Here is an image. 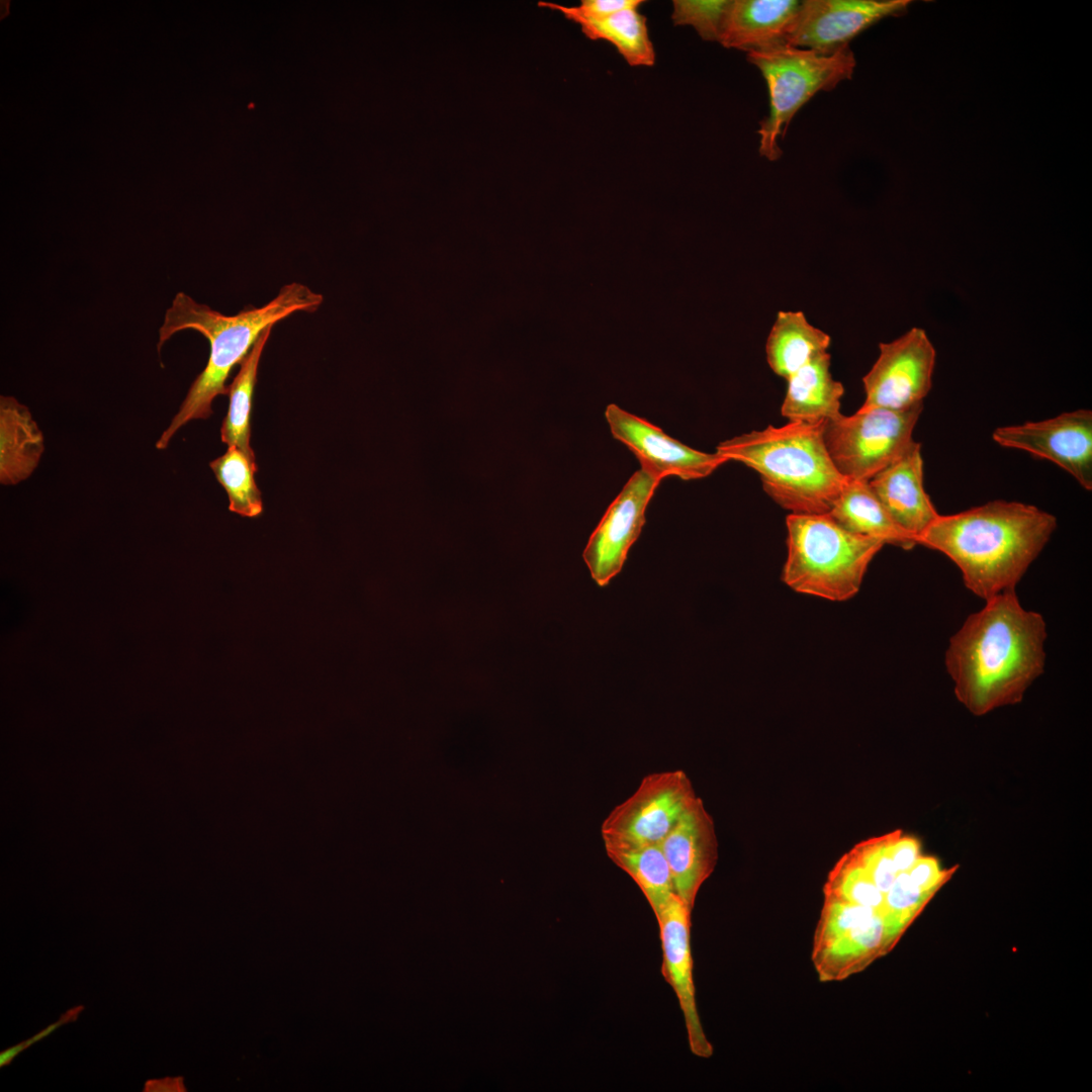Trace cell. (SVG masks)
Masks as SVG:
<instances>
[{
	"instance_id": "cell-1",
	"label": "cell",
	"mask_w": 1092,
	"mask_h": 1092,
	"mask_svg": "<svg viewBox=\"0 0 1092 1092\" xmlns=\"http://www.w3.org/2000/svg\"><path fill=\"white\" fill-rule=\"evenodd\" d=\"M1046 637L1044 618L1023 608L1015 589L985 600L945 650L958 699L975 714L1019 702L1044 670Z\"/></svg>"
},
{
	"instance_id": "cell-2",
	"label": "cell",
	"mask_w": 1092,
	"mask_h": 1092,
	"mask_svg": "<svg viewBox=\"0 0 1092 1092\" xmlns=\"http://www.w3.org/2000/svg\"><path fill=\"white\" fill-rule=\"evenodd\" d=\"M1056 529L1054 515L1031 505L997 499L939 515L918 545L949 558L966 587L985 601L1015 589Z\"/></svg>"
},
{
	"instance_id": "cell-3",
	"label": "cell",
	"mask_w": 1092,
	"mask_h": 1092,
	"mask_svg": "<svg viewBox=\"0 0 1092 1092\" xmlns=\"http://www.w3.org/2000/svg\"><path fill=\"white\" fill-rule=\"evenodd\" d=\"M323 301L321 293L302 283L291 282L282 286L268 303L226 315L195 301L184 292H178L160 327L158 350L175 334L193 330L208 340L210 353L204 370L191 384L178 413L162 433L156 447L167 448L181 427L192 420L207 419L212 414L213 399L229 392L225 381L230 372L244 361L266 330L295 312H313Z\"/></svg>"
},
{
	"instance_id": "cell-4",
	"label": "cell",
	"mask_w": 1092,
	"mask_h": 1092,
	"mask_svg": "<svg viewBox=\"0 0 1092 1092\" xmlns=\"http://www.w3.org/2000/svg\"><path fill=\"white\" fill-rule=\"evenodd\" d=\"M825 422H789L721 442L716 451L759 474L762 488L791 514H828L846 478L824 442Z\"/></svg>"
},
{
	"instance_id": "cell-5",
	"label": "cell",
	"mask_w": 1092,
	"mask_h": 1092,
	"mask_svg": "<svg viewBox=\"0 0 1092 1092\" xmlns=\"http://www.w3.org/2000/svg\"><path fill=\"white\" fill-rule=\"evenodd\" d=\"M783 581L793 590L843 602L860 588L868 567L885 543L851 533L828 514H790Z\"/></svg>"
},
{
	"instance_id": "cell-6",
	"label": "cell",
	"mask_w": 1092,
	"mask_h": 1092,
	"mask_svg": "<svg viewBox=\"0 0 1092 1092\" xmlns=\"http://www.w3.org/2000/svg\"><path fill=\"white\" fill-rule=\"evenodd\" d=\"M766 81L769 113L759 122V154L779 160V139L786 135L794 115L819 91H830L850 79L855 59L849 46L832 55L790 44H779L746 54Z\"/></svg>"
},
{
	"instance_id": "cell-7",
	"label": "cell",
	"mask_w": 1092,
	"mask_h": 1092,
	"mask_svg": "<svg viewBox=\"0 0 1092 1092\" xmlns=\"http://www.w3.org/2000/svg\"><path fill=\"white\" fill-rule=\"evenodd\" d=\"M923 402L903 411L861 408L827 420L824 442L829 456L846 479L869 481L899 458L914 441L913 430Z\"/></svg>"
},
{
	"instance_id": "cell-8",
	"label": "cell",
	"mask_w": 1092,
	"mask_h": 1092,
	"mask_svg": "<svg viewBox=\"0 0 1092 1092\" xmlns=\"http://www.w3.org/2000/svg\"><path fill=\"white\" fill-rule=\"evenodd\" d=\"M697 799L684 770L650 774L606 817L602 836L660 843Z\"/></svg>"
},
{
	"instance_id": "cell-9",
	"label": "cell",
	"mask_w": 1092,
	"mask_h": 1092,
	"mask_svg": "<svg viewBox=\"0 0 1092 1092\" xmlns=\"http://www.w3.org/2000/svg\"><path fill=\"white\" fill-rule=\"evenodd\" d=\"M935 356L920 328L881 343L877 361L862 377L866 399L860 407L903 411L922 403L932 386Z\"/></svg>"
},
{
	"instance_id": "cell-10",
	"label": "cell",
	"mask_w": 1092,
	"mask_h": 1092,
	"mask_svg": "<svg viewBox=\"0 0 1092 1092\" xmlns=\"http://www.w3.org/2000/svg\"><path fill=\"white\" fill-rule=\"evenodd\" d=\"M1000 446L1023 450L1069 472L1085 489H1092V412L1077 410L1056 418L997 428Z\"/></svg>"
},
{
	"instance_id": "cell-11",
	"label": "cell",
	"mask_w": 1092,
	"mask_h": 1092,
	"mask_svg": "<svg viewBox=\"0 0 1092 1092\" xmlns=\"http://www.w3.org/2000/svg\"><path fill=\"white\" fill-rule=\"evenodd\" d=\"M660 479L637 470L607 509L593 532L582 557L593 579L609 584L622 569L631 546L645 524V512Z\"/></svg>"
},
{
	"instance_id": "cell-12",
	"label": "cell",
	"mask_w": 1092,
	"mask_h": 1092,
	"mask_svg": "<svg viewBox=\"0 0 1092 1092\" xmlns=\"http://www.w3.org/2000/svg\"><path fill=\"white\" fill-rule=\"evenodd\" d=\"M908 4L906 0H805L786 43L832 55L882 18L904 13Z\"/></svg>"
},
{
	"instance_id": "cell-13",
	"label": "cell",
	"mask_w": 1092,
	"mask_h": 1092,
	"mask_svg": "<svg viewBox=\"0 0 1092 1092\" xmlns=\"http://www.w3.org/2000/svg\"><path fill=\"white\" fill-rule=\"evenodd\" d=\"M605 417L613 437L634 453L641 469L660 480L667 476L704 478L728 461L717 451L706 453L682 444L616 404L607 406Z\"/></svg>"
},
{
	"instance_id": "cell-14",
	"label": "cell",
	"mask_w": 1092,
	"mask_h": 1092,
	"mask_svg": "<svg viewBox=\"0 0 1092 1092\" xmlns=\"http://www.w3.org/2000/svg\"><path fill=\"white\" fill-rule=\"evenodd\" d=\"M692 910L674 893L655 916L662 949L661 973L673 989L681 1009L691 1052L703 1059L713 1056L698 1012L691 951Z\"/></svg>"
},
{
	"instance_id": "cell-15",
	"label": "cell",
	"mask_w": 1092,
	"mask_h": 1092,
	"mask_svg": "<svg viewBox=\"0 0 1092 1092\" xmlns=\"http://www.w3.org/2000/svg\"><path fill=\"white\" fill-rule=\"evenodd\" d=\"M675 894L693 910L718 858L714 822L700 798L660 842Z\"/></svg>"
},
{
	"instance_id": "cell-16",
	"label": "cell",
	"mask_w": 1092,
	"mask_h": 1092,
	"mask_svg": "<svg viewBox=\"0 0 1092 1092\" xmlns=\"http://www.w3.org/2000/svg\"><path fill=\"white\" fill-rule=\"evenodd\" d=\"M893 521L917 542L938 518L923 486L921 446L913 441L906 451L869 480Z\"/></svg>"
},
{
	"instance_id": "cell-17",
	"label": "cell",
	"mask_w": 1092,
	"mask_h": 1092,
	"mask_svg": "<svg viewBox=\"0 0 1092 1092\" xmlns=\"http://www.w3.org/2000/svg\"><path fill=\"white\" fill-rule=\"evenodd\" d=\"M801 2L731 0L719 43L746 54L785 44Z\"/></svg>"
},
{
	"instance_id": "cell-18",
	"label": "cell",
	"mask_w": 1092,
	"mask_h": 1092,
	"mask_svg": "<svg viewBox=\"0 0 1092 1092\" xmlns=\"http://www.w3.org/2000/svg\"><path fill=\"white\" fill-rule=\"evenodd\" d=\"M896 940L879 912L866 921L812 947V963L821 982H838L862 970Z\"/></svg>"
},
{
	"instance_id": "cell-19",
	"label": "cell",
	"mask_w": 1092,
	"mask_h": 1092,
	"mask_svg": "<svg viewBox=\"0 0 1092 1092\" xmlns=\"http://www.w3.org/2000/svg\"><path fill=\"white\" fill-rule=\"evenodd\" d=\"M830 360L828 352L820 353L786 379L781 414L789 422L818 423L841 414L844 387L833 379Z\"/></svg>"
},
{
	"instance_id": "cell-20",
	"label": "cell",
	"mask_w": 1092,
	"mask_h": 1092,
	"mask_svg": "<svg viewBox=\"0 0 1092 1092\" xmlns=\"http://www.w3.org/2000/svg\"><path fill=\"white\" fill-rule=\"evenodd\" d=\"M44 451L42 432L29 410L16 398L0 397V482L14 485L37 467Z\"/></svg>"
},
{
	"instance_id": "cell-21",
	"label": "cell",
	"mask_w": 1092,
	"mask_h": 1092,
	"mask_svg": "<svg viewBox=\"0 0 1092 1092\" xmlns=\"http://www.w3.org/2000/svg\"><path fill=\"white\" fill-rule=\"evenodd\" d=\"M828 515L845 530L905 550L917 545L890 517L869 481L847 479Z\"/></svg>"
},
{
	"instance_id": "cell-22",
	"label": "cell",
	"mask_w": 1092,
	"mask_h": 1092,
	"mask_svg": "<svg viewBox=\"0 0 1092 1092\" xmlns=\"http://www.w3.org/2000/svg\"><path fill=\"white\" fill-rule=\"evenodd\" d=\"M603 840L607 855L634 880L656 916L675 893L661 844L608 836Z\"/></svg>"
},
{
	"instance_id": "cell-23",
	"label": "cell",
	"mask_w": 1092,
	"mask_h": 1092,
	"mask_svg": "<svg viewBox=\"0 0 1092 1092\" xmlns=\"http://www.w3.org/2000/svg\"><path fill=\"white\" fill-rule=\"evenodd\" d=\"M831 339L812 326L802 311H779L767 337L770 369L787 379L814 356L827 352Z\"/></svg>"
},
{
	"instance_id": "cell-24",
	"label": "cell",
	"mask_w": 1092,
	"mask_h": 1092,
	"mask_svg": "<svg viewBox=\"0 0 1092 1092\" xmlns=\"http://www.w3.org/2000/svg\"><path fill=\"white\" fill-rule=\"evenodd\" d=\"M589 39L612 43L633 67L655 63V51L649 37L646 17L639 9H628L602 18H572Z\"/></svg>"
},
{
	"instance_id": "cell-25",
	"label": "cell",
	"mask_w": 1092,
	"mask_h": 1092,
	"mask_svg": "<svg viewBox=\"0 0 1092 1092\" xmlns=\"http://www.w3.org/2000/svg\"><path fill=\"white\" fill-rule=\"evenodd\" d=\"M271 330L272 328L263 333L241 363L240 371L229 387V410L220 430L223 443L228 446L234 445L238 447L253 460H256V458L250 446L252 397L257 382L261 355Z\"/></svg>"
},
{
	"instance_id": "cell-26",
	"label": "cell",
	"mask_w": 1092,
	"mask_h": 1092,
	"mask_svg": "<svg viewBox=\"0 0 1092 1092\" xmlns=\"http://www.w3.org/2000/svg\"><path fill=\"white\" fill-rule=\"evenodd\" d=\"M209 465L228 493L231 512L248 518H256L262 514L261 491L254 476L258 470L256 460L232 445Z\"/></svg>"
},
{
	"instance_id": "cell-27",
	"label": "cell",
	"mask_w": 1092,
	"mask_h": 1092,
	"mask_svg": "<svg viewBox=\"0 0 1092 1092\" xmlns=\"http://www.w3.org/2000/svg\"><path fill=\"white\" fill-rule=\"evenodd\" d=\"M824 898L884 909L885 894L871 880L854 854L847 852L834 866L824 886Z\"/></svg>"
},
{
	"instance_id": "cell-28",
	"label": "cell",
	"mask_w": 1092,
	"mask_h": 1092,
	"mask_svg": "<svg viewBox=\"0 0 1092 1092\" xmlns=\"http://www.w3.org/2000/svg\"><path fill=\"white\" fill-rule=\"evenodd\" d=\"M929 895L930 893L921 891L912 882L907 872L898 873L885 894L884 909L881 912L886 929L893 939L896 940L901 935Z\"/></svg>"
},
{
	"instance_id": "cell-29",
	"label": "cell",
	"mask_w": 1092,
	"mask_h": 1092,
	"mask_svg": "<svg viewBox=\"0 0 1092 1092\" xmlns=\"http://www.w3.org/2000/svg\"><path fill=\"white\" fill-rule=\"evenodd\" d=\"M731 0H673L674 25H690L708 41H720Z\"/></svg>"
},
{
	"instance_id": "cell-30",
	"label": "cell",
	"mask_w": 1092,
	"mask_h": 1092,
	"mask_svg": "<svg viewBox=\"0 0 1092 1092\" xmlns=\"http://www.w3.org/2000/svg\"><path fill=\"white\" fill-rule=\"evenodd\" d=\"M851 852L877 888L886 894L899 873L888 853L886 836L861 842Z\"/></svg>"
},
{
	"instance_id": "cell-31",
	"label": "cell",
	"mask_w": 1092,
	"mask_h": 1092,
	"mask_svg": "<svg viewBox=\"0 0 1092 1092\" xmlns=\"http://www.w3.org/2000/svg\"><path fill=\"white\" fill-rule=\"evenodd\" d=\"M643 0H582L576 6H564L550 2H539V6L557 10L571 20L572 18H602L628 9H639Z\"/></svg>"
},
{
	"instance_id": "cell-32",
	"label": "cell",
	"mask_w": 1092,
	"mask_h": 1092,
	"mask_svg": "<svg viewBox=\"0 0 1092 1092\" xmlns=\"http://www.w3.org/2000/svg\"><path fill=\"white\" fill-rule=\"evenodd\" d=\"M887 850L897 871L907 872L920 856L919 843L915 838L898 833L886 835Z\"/></svg>"
},
{
	"instance_id": "cell-33",
	"label": "cell",
	"mask_w": 1092,
	"mask_h": 1092,
	"mask_svg": "<svg viewBox=\"0 0 1092 1092\" xmlns=\"http://www.w3.org/2000/svg\"><path fill=\"white\" fill-rule=\"evenodd\" d=\"M907 874L921 891L930 894L941 884L944 877L936 859L924 856H919Z\"/></svg>"
},
{
	"instance_id": "cell-34",
	"label": "cell",
	"mask_w": 1092,
	"mask_h": 1092,
	"mask_svg": "<svg viewBox=\"0 0 1092 1092\" xmlns=\"http://www.w3.org/2000/svg\"><path fill=\"white\" fill-rule=\"evenodd\" d=\"M82 1011H83V1006L74 1007V1008L68 1010L66 1013H64L60 1017V1019L58 1021H56L55 1023L49 1025L47 1028L42 1029L41 1031H39L38 1033L33 1035L32 1037H30V1038H28V1039H26L24 1041H21V1042L15 1044L13 1046H10L9 1049H7V1050H5L3 1052H1V1054H0V1067L2 1068L4 1066L9 1065L18 1054L22 1053L28 1046L32 1045L33 1043H35V1042L39 1041L40 1039H42L43 1037L48 1036L49 1034H51L57 1028L61 1027L62 1025L66 1024L68 1022L75 1021Z\"/></svg>"
},
{
	"instance_id": "cell-35",
	"label": "cell",
	"mask_w": 1092,
	"mask_h": 1092,
	"mask_svg": "<svg viewBox=\"0 0 1092 1092\" xmlns=\"http://www.w3.org/2000/svg\"><path fill=\"white\" fill-rule=\"evenodd\" d=\"M183 1079L165 1078L150 1080L145 1085V1091H184Z\"/></svg>"
},
{
	"instance_id": "cell-36",
	"label": "cell",
	"mask_w": 1092,
	"mask_h": 1092,
	"mask_svg": "<svg viewBox=\"0 0 1092 1092\" xmlns=\"http://www.w3.org/2000/svg\"><path fill=\"white\" fill-rule=\"evenodd\" d=\"M7 13H8V2L7 1H1L0 2V14H1V17L5 16Z\"/></svg>"
}]
</instances>
